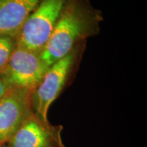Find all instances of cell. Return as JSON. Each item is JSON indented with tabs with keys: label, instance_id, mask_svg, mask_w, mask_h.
Instances as JSON below:
<instances>
[{
	"label": "cell",
	"instance_id": "obj_8",
	"mask_svg": "<svg viewBox=\"0 0 147 147\" xmlns=\"http://www.w3.org/2000/svg\"><path fill=\"white\" fill-rule=\"evenodd\" d=\"M15 47L12 37L0 36V73L6 67Z\"/></svg>",
	"mask_w": 147,
	"mask_h": 147
},
{
	"label": "cell",
	"instance_id": "obj_5",
	"mask_svg": "<svg viewBox=\"0 0 147 147\" xmlns=\"http://www.w3.org/2000/svg\"><path fill=\"white\" fill-rule=\"evenodd\" d=\"M32 91L9 88L0 98V143H7L34 114Z\"/></svg>",
	"mask_w": 147,
	"mask_h": 147
},
{
	"label": "cell",
	"instance_id": "obj_6",
	"mask_svg": "<svg viewBox=\"0 0 147 147\" xmlns=\"http://www.w3.org/2000/svg\"><path fill=\"white\" fill-rule=\"evenodd\" d=\"M63 127L53 125L34 113L7 142L8 147H65Z\"/></svg>",
	"mask_w": 147,
	"mask_h": 147
},
{
	"label": "cell",
	"instance_id": "obj_10",
	"mask_svg": "<svg viewBox=\"0 0 147 147\" xmlns=\"http://www.w3.org/2000/svg\"><path fill=\"white\" fill-rule=\"evenodd\" d=\"M0 147H8L7 143H0Z\"/></svg>",
	"mask_w": 147,
	"mask_h": 147
},
{
	"label": "cell",
	"instance_id": "obj_1",
	"mask_svg": "<svg viewBox=\"0 0 147 147\" xmlns=\"http://www.w3.org/2000/svg\"><path fill=\"white\" fill-rule=\"evenodd\" d=\"M84 9L80 0H67L40 57L48 67L70 53L84 30Z\"/></svg>",
	"mask_w": 147,
	"mask_h": 147
},
{
	"label": "cell",
	"instance_id": "obj_2",
	"mask_svg": "<svg viewBox=\"0 0 147 147\" xmlns=\"http://www.w3.org/2000/svg\"><path fill=\"white\" fill-rule=\"evenodd\" d=\"M67 0H40L17 34L16 46L40 53L60 17Z\"/></svg>",
	"mask_w": 147,
	"mask_h": 147
},
{
	"label": "cell",
	"instance_id": "obj_3",
	"mask_svg": "<svg viewBox=\"0 0 147 147\" xmlns=\"http://www.w3.org/2000/svg\"><path fill=\"white\" fill-rule=\"evenodd\" d=\"M48 68L40 57V53L16 46L1 73L10 88L33 92L41 82Z\"/></svg>",
	"mask_w": 147,
	"mask_h": 147
},
{
	"label": "cell",
	"instance_id": "obj_9",
	"mask_svg": "<svg viewBox=\"0 0 147 147\" xmlns=\"http://www.w3.org/2000/svg\"><path fill=\"white\" fill-rule=\"evenodd\" d=\"M8 85L5 82L2 73H0V98L6 93V91L9 89Z\"/></svg>",
	"mask_w": 147,
	"mask_h": 147
},
{
	"label": "cell",
	"instance_id": "obj_4",
	"mask_svg": "<svg viewBox=\"0 0 147 147\" xmlns=\"http://www.w3.org/2000/svg\"><path fill=\"white\" fill-rule=\"evenodd\" d=\"M73 60V54L69 53L53 63L48 68L41 82L32 92L33 111L44 120L48 121L49 108L63 89Z\"/></svg>",
	"mask_w": 147,
	"mask_h": 147
},
{
	"label": "cell",
	"instance_id": "obj_7",
	"mask_svg": "<svg viewBox=\"0 0 147 147\" xmlns=\"http://www.w3.org/2000/svg\"><path fill=\"white\" fill-rule=\"evenodd\" d=\"M40 0H0V36H17Z\"/></svg>",
	"mask_w": 147,
	"mask_h": 147
}]
</instances>
